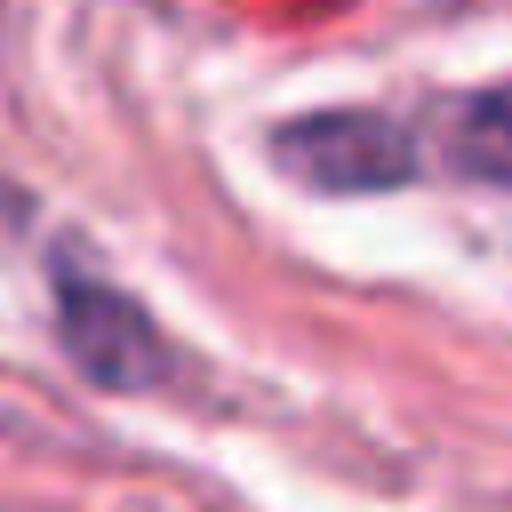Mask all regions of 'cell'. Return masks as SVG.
<instances>
[{
	"label": "cell",
	"instance_id": "cell-1",
	"mask_svg": "<svg viewBox=\"0 0 512 512\" xmlns=\"http://www.w3.org/2000/svg\"><path fill=\"white\" fill-rule=\"evenodd\" d=\"M280 168H296L320 192H392L416 176V136L384 112H312L280 128Z\"/></svg>",
	"mask_w": 512,
	"mask_h": 512
},
{
	"label": "cell",
	"instance_id": "cell-2",
	"mask_svg": "<svg viewBox=\"0 0 512 512\" xmlns=\"http://www.w3.org/2000/svg\"><path fill=\"white\" fill-rule=\"evenodd\" d=\"M56 336L72 352L80 376H96L104 392H152L168 376V344L144 320V304H128L120 288L96 280H64L56 288Z\"/></svg>",
	"mask_w": 512,
	"mask_h": 512
},
{
	"label": "cell",
	"instance_id": "cell-3",
	"mask_svg": "<svg viewBox=\"0 0 512 512\" xmlns=\"http://www.w3.org/2000/svg\"><path fill=\"white\" fill-rule=\"evenodd\" d=\"M448 160L464 176H488V184H512V80L456 104V128H448Z\"/></svg>",
	"mask_w": 512,
	"mask_h": 512
}]
</instances>
